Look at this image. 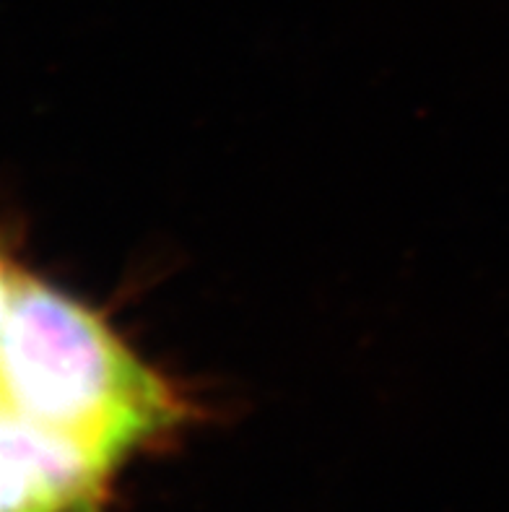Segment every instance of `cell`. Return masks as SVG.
<instances>
[{
	"mask_svg": "<svg viewBox=\"0 0 509 512\" xmlns=\"http://www.w3.org/2000/svg\"><path fill=\"white\" fill-rule=\"evenodd\" d=\"M8 305H11V302H8ZM3 318H6V315H3ZM0 323H3V320H0ZM0 422L32 424V422H26L24 416L19 414V409H16V401H13L11 388H8V383H6V375H3V364H0ZM32 427H34V424H32Z\"/></svg>",
	"mask_w": 509,
	"mask_h": 512,
	"instance_id": "obj_1",
	"label": "cell"
}]
</instances>
